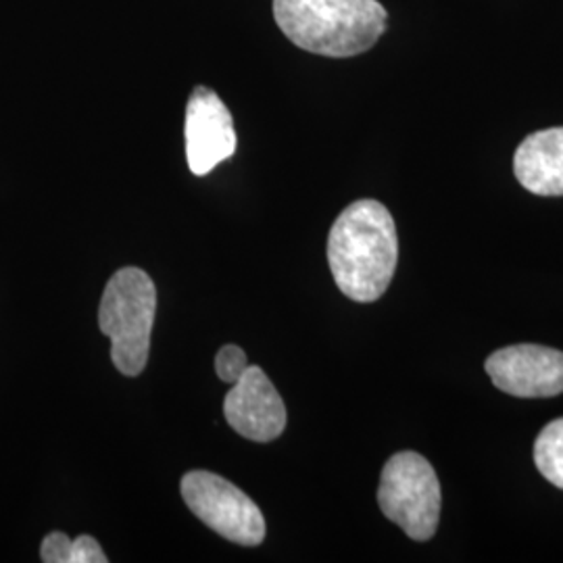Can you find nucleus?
Returning a JSON list of instances; mask_svg holds the SVG:
<instances>
[{
  "mask_svg": "<svg viewBox=\"0 0 563 563\" xmlns=\"http://www.w3.org/2000/svg\"><path fill=\"white\" fill-rule=\"evenodd\" d=\"M249 367L246 362V353L236 344H225L220 349L218 357H216V372L220 376L222 383H239L242 372Z\"/></svg>",
  "mask_w": 563,
  "mask_h": 563,
  "instance_id": "nucleus-12",
  "label": "nucleus"
},
{
  "mask_svg": "<svg viewBox=\"0 0 563 563\" xmlns=\"http://www.w3.org/2000/svg\"><path fill=\"white\" fill-rule=\"evenodd\" d=\"M378 504L390 522L413 541H430L441 520V483L430 462L416 451H401L384 465Z\"/></svg>",
  "mask_w": 563,
  "mask_h": 563,
  "instance_id": "nucleus-4",
  "label": "nucleus"
},
{
  "mask_svg": "<svg viewBox=\"0 0 563 563\" xmlns=\"http://www.w3.org/2000/svg\"><path fill=\"white\" fill-rule=\"evenodd\" d=\"M274 20L302 51L344 59L380 41L388 13L378 0H274Z\"/></svg>",
  "mask_w": 563,
  "mask_h": 563,
  "instance_id": "nucleus-2",
  "label": "nucleus"
},
{
  "mask_svg": "<svg viewBox=\"0 0 563 563\" xmlns=\"http://www.w3.org/2000/svg\"><path fill=\"white\" fill-rule=\"evenodd\" d=\"M399 262L397 225L383 202H351L330 230L328 263L342 295L351 301H378Z\"/></svg>",
  "mask_w": 563,
  "mask_h": 563,
  "instance_id": "nucleus-1",
  "label": "nucleus"
},
{
  "mask_svg": "<svg viewBox=\"0 0 563 563\" xmlns=\"http://www.w3.org/2000/svg\"><path fill=\"white\" fill-rule=\"evenodd\" d=\"M514 172L528 192L563 197V128L526 136L514 155Z\"/></svg>",
  "mask_w": 563,
  "mask_h": 563,
  "instance_id": "nucleus-9",
  "label": "nucleus"
},
{
  "mask_svg": "<svg viewBox=\"0 0 563 563\" xmlns=\"http://www.w3.org/2000/svg\"><path fill=\"white\" fill-rule=\"evenodd\" d=\"M484 369L511 397L547 399L563 393V353L543 344H511L488 355Z\"/></svg>",
  "mask_w": 563,
  "mask_h": 563,
  "instance_id": "nucleus-6",
  "label": "nucleus"
},
{
  "mask_svg": "<svg viewBox=\"0 0 563 563\" xmlns=\"http://www.w3.org/2000/svg\"><path fill=\"white\" fill-rule=\"evenodd\" d=\"M157 313V288L146 272L123 267L102 292L99 325L111 339V360L123 376H139L148 362Z\"/></svg>",
  "mask_w": 563,
  "mask_h": 563,
  "instance_id": "nucleus-3",
  "label": "nucleus"
},
{
  "mask_svg": "<svg viewBox=\"0 0 563 563\" xmlns=\"http://www.w3.org/2000/svg\"><path fill=\"white\" fill-rule=\"evenodd\" d=\"M186 159L195 176H207L236 153V130L230 109L216 90L197 86L186 104Z\"/></svg>",
  "mask_w": 563,
  "mask_h": 563,
  "instance_id": "nucleus-7",
  "label": "nucleus"
},
{
  "mask_svg": "<svg viewBox=\"0 0 563 563\" xmlns=\"http://www.w3.org/2000/svg\"><path fill=\"white\" fill-rule=\"evenodd\" d=\"M232 386L223 399L225 422L249 441H276L286 428V407L262 367L249 365Z\"/></svg>",
  "mask_w": 563,
  "mask_h": 563,
  "instance_id": "nucleus-8",
  "label": "nucleus"
},
{
  "mask_svg": "<svg viewBox=\"0 0 563 563\" xmlns=\"http://www.w3.org/2000/svg\"><path fill=\"white\" fill-rule=\"evenodd\" d=\"M44 563H107V555L97 539L81 534L76 541L63 532H51L42 541Z\"/></svg>",
  "mask_w": 563,
  "mask_h": 563,
  "instance_id": "nucleus-10",
  "label": "nucleus"
},
{
  "mask_svg": "<svg viewBox=\"0 0 563 563\" xmlns=\"http://www.w3.org/2000/svg\"><path fill=\"white\" fill-rule=\"evenodd\" d=\"M188 509L223 539L242 547H257L265 539L262 509L239 486L213 472H188L180 483Z\"/></svg>",
  "mask_w": 563,
  "mask_h": 563,
  "instance_id": "nucleus-5",
  "label": "nucleus"
},
{
  "mask_svg": "<svg viewBox=\"0 0 563 563\" xmlns=\"http://www.w3.org/2000/svg\"><path fill=\"white\" fill-rule=\"evenodd\" d=\"M534 463L547 483L563 488V418L547 423L534 443Z\"/></svg>",
  "mask_w": 563,
  "mask_h": 563,
  "instance_id": "nucleus-11",
  "label": "nucleus"
}]
</instances>
